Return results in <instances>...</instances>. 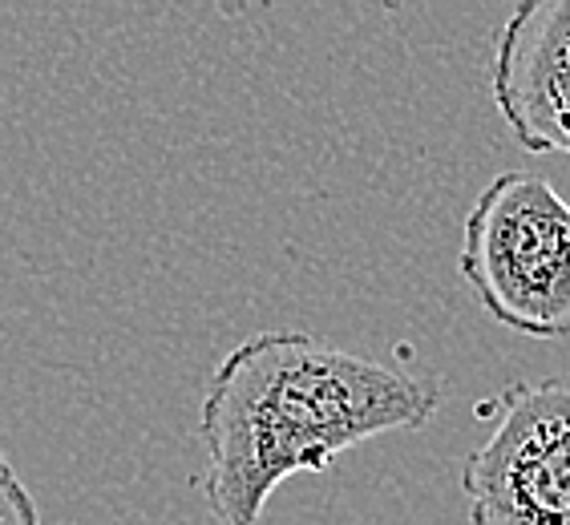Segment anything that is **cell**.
Wrapping results in <instances>:
<instances>
[{"label":"cell","mask_w":570,"mask_h":525,"mask_svg":"<svg viewBox=\"0 0 570 525\" xmlns=\"http://www.w3.org/2000/svg\"><path fill=\"white\" fill-rule=\"evenodd\" d=\"M0 525H41V509H37L33 493L4 453H0Z\"/></svg>","instance_id":"cell-5"},{"label":"cell","mask_w":570,"mask_h":525,"mask_svg":"<svg viewBox=\"0 0 570 525\" xmlns=\"http://www.w3.org/2000/svg\"><path fill=\"white\" fill-rule=\"evenodd\" d=\"M490 93L522 150L570 158V0H527L510 12Z\"/></svg>","instance_id":"cell-4"},{"label":"cell","mask_w":570,"mask_h":525,"mask_svg":"<svg viewBox=\"0 0 570 525\" xmlns=\"http://www.w3.org/2000/svg\"><path fill=\"white\" fill-rule=\"evenodd\" d=\"M461 465L473 525H570V376L510 384Z\"/></svg>","instance_id":"cell-3"},{"label":"cell","mask_w":570,"mask_h":525,"mask_svg":"<svg viewBox=\"0 0 570 525\" xmlns=\"http://www.w3.org/2000/svg\"><path fill=\"white\" fill-rule=\"evenodd\" d=\"M461 279L510 331L570 336V207L542 175L505 170L461 227Z\"/></svg>","instance_id":"cell-2"},{"label":"cell","mask_w":570,"mask_h":525,"mask_svg":"<svg viewBox=\"0 0 570 525\" xmlns=\"http://www.w3.org/2000/svg\"><path fill=\"white\" fill-rule=\"evenodd\" d=\"M438 408V376L364 360L307 331H259L207 380L198 408L207 465L195 485L219 525H264L287 477L332 469L341 453L384 433H413Z\"/></svg>","instance_id":"cell-1"}]
</instances>
